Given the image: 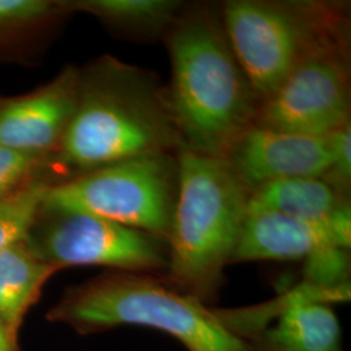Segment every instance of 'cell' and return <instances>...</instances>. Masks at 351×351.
Returning a JSON list of instances; mask_svg holds the SVG:
<instances>
[{
  "label": "cell",
  "mask_w": 351,
  "mask_h": 351,
  "mask_svg": "<svg viewBox=\"0 0 351 351\" xmlns=\"http://www.w3.org/2000/svg\"><path fill=\"white\" fill-rule=\"evenodd\" d=\"M181 149L158 75L101 55L78 68L75 111L49 167L56 185L111 164Z\"/></svg>",
  "instance_id": "1"
},
{
  "label": "cell",
  "mask_w": 351,
  "mask_h": 351,
  "mask_svg": "<svg viewBox=\"0 0 351 351\" xmlns=\"http://www.w3.org/2000/svg\"><path fill=\"white\" fill-rule=\"evenodd\" d=\"M163 39L181 150L224 158L255 124L262 101L232 50L220 4L185 3Z\"/></svg>",
  "instance_id": "2"
},
{
  "label": "cell",
  "mask_w": 351,
  "mask_h": 351,
  "mask_svg": "<svg viewBox=\"0 0 351 351\" xmlns=\"http://www.w3.org/2000/svg\"><path fill=\"white\" fill-rule=\"evenodd\" d=\"M177 160L178 191L162 277L211 306L232 265L250 194L223 158L180 150Z\"/></svg>",
  "instance_id": "3"
},
{
  "label": "cell",
  "mask_w": 351,
  "mask_h": 351,
  "mask_svg": "<svg viewBox=\"0 0 351 351\" xmlns=\"http://www.w3.org/2000/svg\"><path fill=\"white\" fill-rule=\"evenodd\" d=\"M46 319L86 336L120 326L163 332L188 351H247L220 308L180 291L163 277L107 271L66 289Z\"/></svg>",
  "instance_id": "4"
},
{
  "label": "cell",
  "mask_w": 351,
  "mask_h": 351,
  "mask_svg": "<svg viewBox=\"0 0 351 351\" xmlns=\"http://www.w3.org/2000/svg\"><path fill=\"white\" fill-rule=\"evenodd\" d=\"M220 11L232 50L262 104L308 53L350 37L346 3L228 0Z\"/></svg>",
  "instance_id": "5"
},
{
  "label": "cell",
  "mask_w": 351,
  "mask_h": 351,
  "mask_svg": "<svg viewBox=\"0 0 351 351\" xmlns=\"http://www.w3.org/2000/svg\"><path fill=\"white\" fill-rule=\"evenodd\" d=\"M177 191V154L146 155L51 186L43 207L99 216L167 243Z\"/></svg>",
  "instance_id": "6"
},
{
  "label": "cell",
  "mask_w": 351,
  "mask_h": 351,
  "mask_svg": "<svg viewBox=\"0 0 351 351\" xmlns=\"http://www.w3.org/2000/svg\"><path fill=\"white\" fill-rule=\"evenodd\" d=\"M26 239L58 271L104 267L119 272L159 275L165 274L168 265L163 239L90 213L43 207Z\"/></svg>",
  "instance_id": "7"
},
{
  "label": "cell",
  "mask_w": 351,
  "mask_h": 351,
  "mask_svg": "<svg viewBox=\"0 0 351 351\" xmlns=\"http://www.w3.org/2000/svg\"><path fill=\"white\" fill-rule=\"evenodd\" d=\"M350 37L308 53L264 101L254 125L328 137L351 123Z\"/></svg>",
  "instance_id": "8"
},
{
  "label": "cell",
  "mask_w": 351,
  "mask_h": 351,
  "mask_svg": "<svg viewBox=\"0 0 351 351\" xmlns=\"http://www.w3.org/2000/svg\"><path fill=\"white\" fill-rule=\"evenodd\" d=\"M251 194L271 182L295 177H324L332 164V141L252 125L223 158Z\"/></svg>",
  "instance_id": "9"
},
{
  "label": "cell",
  "mask_w": 351,
  "mask_h": 351,
  "mask_svg": "<svg viewBox=\"0 0 351 351\" xmlns=\"http://www.w3.org/2000/svg\"><path fill=\"white\" fill-rule=\"evenodd\" d=\"M78 68L65 66L42 86L20 95H0V145L50 158L73 114Z\"/></svg>",
  "instance_id": "10"
},
{
  "label": "cell",
  "mask_w": 351,
  "mask_h": 351,
  "mask_svg": "<svg viewBox=\"0 0 351 351\" xmlns=\"http://www.w3.org/2000/svg\"><path fill=\"white\" fill-rule=\"evenodd\" d=\"M280 297L281 308L274 322L246 339L247 351H342L341 326L332 303L350 295L302 281Z\"/></svg>",
  "instance_id": "11"
},
{
  "label": "cell",
  "mask_w": 351,
  "mask_h": 351,
  "mask_svg": "<svg viewBox=\"0 0 351 351\" xmlns=\"http://www.w3.org/2000/svg\"><path fill=\"white\" fill-rule=\"evenodd\" d=\"M247 211H275L328 230L341 246H351L350 195L324 177H295L256 189Z\"/></svg>",
  "instance_id": "12"
},
{
  "label": "cell",
  "mask_w": 351,
  "mask_h": 351,
  "mask_svg": "<svg viewBox=\"0 0 351 351\" xmlns=\"http://www.w3.org/2000/svg\"><path fill=\"white\" fill-rule=\"evenodd\" d=\"M326 245L343 247L324 228L275 211H247L232 264L303 262Z\"/></svg>",
  "instance_id": "13"
},
{
  "label": "cell",
  "mask_w": 351,
  "mask_h": 351,
  "mask_svg": "<svg viewBox=\"0 0 351 351\" xmlns=\"http://www.w3.org/2000/svg\"><path fill=\"white\" fill-rule=\"evenodd\" d=\"M58 272L38 255L27 239L0 251V320L16 339H20L29 310Z\"/></svg>",
  "instance_id": "14"
},
{
  "label": "cell",
  "mask_w": 351,
  "mask_h": 351,
  "mask_svg": "<svg viewBox=\"0 0 351 351\" xmlns=\"http://www.w3.org/2000/svg\"><path fill=\"white\" fill-rule=\"evenodd\" d=\"M71 14L66 0H0V60L32 58Z\"/></svg>",
  "instance_id": "15"
},
{
  "label": "cell",
  "mask_w": 351,
  "mask_h": 351,
  "mask_svg": "<svg viewBox=\"0 0 351 351\" xmlns=\"http://www.w3.org/2000/svg\"><path fill=\"white\" fill-rule=\"evenodd\" d=\"M69 12L88 13L112 33L136 40L164 38L185 3L178 0H66Z\"/></svg>",
  "instance_id": "16"
},
{
  "label": "cell",
  "mask_w": 351,
  "mask_h": 351,
  "mask_svg": "<svg viewBox=\"0 0 351 351\" xmlns=\"http://www.w3.org/2000/svg\"><path fill=\"white\" fill-rule=\"evenodd\" d=\"M55 181L40 176L0 198V251L30 234Z\"/></svg>",
  "instance_id": "17"
},
{
  "label": "cell",
  "mask_w": 351,
  "mask_h": 351,
  "mask_svg": "<svg viewBox=\"0 0 351 351\" xmlns=\"http://www.w3.org/2000/svg\"><path fill=\"white\" fill-rule=\"evenodd\" d=\"M350 250L322 246L303 261V282L350 295Z\"/></svg>",
  "instance_id": "18"
},
{
  "label": "cell",
  "mask_w": 351,
  "mask_h": 351,
  "mask_svg": "<svg viewBox=\"0 0 351 351\" xmlns=\"http://www.w3.org/2000/svg\"><path fill=\"white\" fill-rule=\"evenodd\" d=\"M49 163L50 158L47 156L0 145V198L40 176L51 177Z\"/></svg>",
  "instance_id": "19"
},
{
  "label": "cell",
  "mask_w": 351,
  "mask_h": 351,
  "mask_svg": "<svg viewBox=\"0 0 351 351\" xmlns=\"http://www.w3.org/2000/svg\"><path fill=\"white\" fill-rule=\"evenodd\" d=\"M332 164L324 176L341 193L350 195L351 188V123L330 134Z\"/></svg>",
  "instance_id": "20"
},
{
  "label": "cell",
  "mask_w": 351,
  "mask_h": 351,
  "mask_svg": "<svg viewBox=\"0 0 351 351\" xmlns=\"http://www.w3.org/2000/svg\"><path fill=\"white\" fill-rule=\"evenodd\" d=\"M0 351H20L19 339H16L8 328L0 320Z\"/></svg>",
  "instance_id": "21"
}]
</instances>
